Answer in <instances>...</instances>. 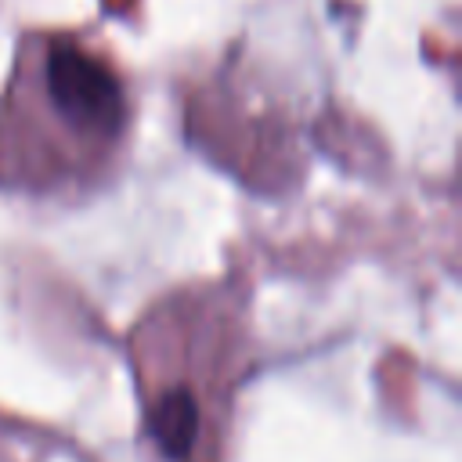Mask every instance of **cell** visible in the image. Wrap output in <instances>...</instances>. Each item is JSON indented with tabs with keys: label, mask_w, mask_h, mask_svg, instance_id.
<instances>
[{
	"label": "cell",
	"mask_w": 462,
	"mask_h": 462,
	"mask_svg": "<svg viewBox=\"0 0 462 462\" xmlns=\"http://www.w3.org/2000/svg\"><path fill=\"white\" fill-rule=\"evenodd\" d=\"M134 94L119 61L69 29H29L0 87V191L83 202L126 162Z\"/></svg>",
	"instance_id": "cell-1"
},
{
	"label": "cell",
	"mask_w": 462,
	"mask_h": 462,
	"mask_svg": "<svg viewBox=\"0 0 462 462\" xmlns=\"http://www.w3.org/2000/svg\"><path fill=\"white\" fill-rule=\"evenodd\" d=\"M199 397L188 386H170L152 401L148 411V437L170 462H184L199 440Z\"/></svg>",
	"instance_id": "cell-2"
}]
</instances>
